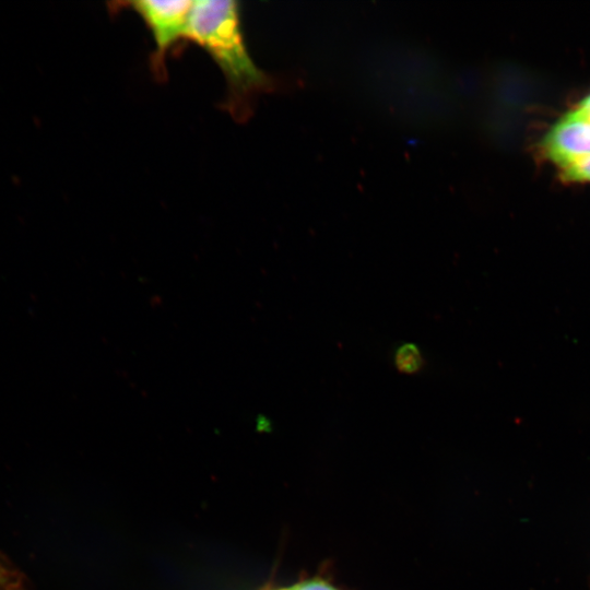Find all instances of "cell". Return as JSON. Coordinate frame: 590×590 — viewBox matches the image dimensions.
Listing matches in <instances>:
<instances>
[{
	"instance_id": "obj_8",
	"label": "cell",
	"mask_w": 590,
	"mask_h": 590,
	"mask_svg": "<svg viewBox=\"0 0 590 590\" xmlns=\"http://www.w3.org/2000/svg\"><path fill=\"white\" fill-rule=\"evenodd\" d=\"M282 590H286V589H282Z\"/></svg>"
},
{
	"instance_id": "obj_7",
	"label": "cell",
	"mask_w": 590,
	"mask_h": 590,
	"mask_svg": "<svg viewBox=\"0 0 590 590\" xmlns=\"http://www.w3.org/2000/svg\"><path fill=\"white\" fill-rule=\"evenodd\" d=\"M15 585L12 581H9L8 583L0 587V590H16Z\"/></svg>"
},
{
	"instance_id": "obj_6",
	"label": "cell",
	"mask_w": 590,
	"mask_h": 590,
	"mask_svg": "<svg viewBox=\"0 0 590 590\" xmlns=\"http://www.w3.org/2000/svg\"><path fill=\"white\" fill-rule=\"evenodd\" d=\"M11 579V576L9 575L8 570L0 566V587L8 583Z\"/></svg>"
},
{
	"instance_id": "obj_5",
	"label": "cell",
	"mask_w": 590,
	"mask_h": 590,
	"mask_svg": "<svg viewBox=\"0 0 590 590\" xmlns=\"http://www.w3.org/2000/svg\"><path fill=\"white\" fill-rule=\"evenodd\" d=\"M286 590H337L320 579L307 580Z\"/></svg>"
},
{
	"instance_id": "obj_2",
	"label": "cell",
	"mask_w": 590,
	"mask_h": 590,
	"mask_svg": "<svg viewBox=\"0 0 590 590\" xmlns=\"http://www.w3.org/2000/svg\"><path fill=\"white\" fill-rule=\"evenodd\" d=\"M541 150L564 181L590 184V94L548 129Z\"/></svg>"
},
{
	"instance_id": "obj_4",
	"label": "cell",
	"mask_w": 590,
	"mask_h": 590,
	"mask_svg": "<svg viewBox=\"0 0 590 590\" xmlns=\"http://www.w3.org/2000/svg\"><path fill=\"white\" fill-rule=\"evenodd\" d=\"M423 356L413 343H405L396 351L394 364L401 373H417L423 367Z\"/></svg>"
},
{
	"instance_id": "obj_3",
	"label": "cell",
	"mask_w": 590,
	"mask_h": 590,
	"mask_svg": "<svg viewBox=\"0 0 590 590\" xmlns=\"http://www.w3.org/2000/svg\"><path fill=\"white\" fill-rule=\"evenodd\" d=\"M191 0H140L126 3L150 30L154 40L152 69L164 78L165 60L179 42L187 39Z\"/></svg>"
},
{
	"instance_id": "obj_1",
	"label": "cell",
	"mask_w": 590,
	"mask_h": 590,
	"mask_svg": "<svg viewBox=\"0 0 590 590\" xmlns=\"http://www.w3.org/2000/svg\"><path fill=\"white\" fill-rule=\"evenodd\" d=\"M187 39L214 60L227 86L225 107L238 120L248 116L253 97L269 79L247 49L239 4L233 0H197L190 12Z\"/></svg>"
}]
</instances>
